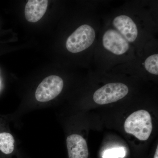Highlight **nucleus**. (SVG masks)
Wrapping results in <instances>:
<instances>
[{
	"label": "nucleus",
	"instance_id": "nucleus-1",
	"mask_svg": "<svg viewBox=\"0 0 158 158\" xmlns=\"http://www.w3.org/2000/svg\"><path fill=\"white\" fill-rule=\"evenodd\" d=\"M124 129L128 134L134 135L139 140L146 141L149 138L152 130L150 114L144 110L132 113L125 122Z\"/></svg>",
	"mask_w": 158,
	"mask_h": 158
},
{
	"label": "nucleus",
	"instance_id": "nucleus-2",
	"mask_svg": "<svg viewBox=\"0 0 158 158\" xmlns=\"http://www.w3.org/2000/svg\"><path fill=\"white\" fill-rule=\"evenodd\" d=\"M95 38L94 29L88 25L80 26L66 41V48L73 53H77L86 50L92 45Z\"/></svg>",
	"mask_w": 158,
	"mask_h": 158
},
{
	"label": "nucleus",
	"instance_id": "nucleus-3",
	"mask_svg": "<svg viewBox=\"0 0 158 158\" xmlns=\"http://www.w3.org/2000/svg\"><path fill=\"white\" fill-rule=\"evenodd\" d=\"M127 86L121 83H110L95 91L93 99L98 104L111 103L123 98L128 93Z\"/></svg>",
	"mask_w": 158,
	"mask_h": 158
},
{
	"label": "nucleus",
	"instance_id": "nucleus-4",
	"mask_svg": "<svg viewBox=\"0 0 158 158\" xmlns=\"http://www.w3.org/2000/svg\"><path fill=\"white\" fill-rule=\"evenodd\" d=\"M64 86L63 80L58 76L47 77L40 84L36 90L35 97L40 102L49 101L61 93Z\"/></svg>",
	"mask_w": 158,
	"mask_h": 158
},
{
	"label": "nucleus",
	"instance_id": "nucleus-5",
	"mask_svg": "<svg viewBox=\"0 0 158 158\" xmlns=\"http://www.w3.org/2000/svg\"><path fill=\"white\" fill-rule=\"evenodd\" d=\"M102 41L105 48L115 55H123L129 48L127 40L115 30L107 31L104 34Z\"/></svg>",
	"mask_w": 158,
	"mask_h": 158
},
{
	"label": "nucleus",
	"instance_id": "nucleus-6",
	"mask_svg": "<svg viewBox=\"0 0 158 158\" xmlns=\"http://www.w3.org/2000/svg\"><path fill=\"white\" fill-rule=\"evenodd\" d=\"M113 25L127 42H133L136 40L138 28L131 18L124 15L117 16L113 20Z\"/></svg>",
	"mask_w": 158,
	"mask_h": 158
},
{
	"label": "nucleus",
	"instance_id": "nucleus-7",
	"mask_svg": "<svg viewBox=\"0 0 158 158\" xmlns=\"http://www.w3.org/2000/svg\"><path fill=\"white\" fill-rule=\"evenodd\" d=\"M69 158H88L89 152L87 142L81 136L73 134L66 139Z\"/></svg>",
	"mask_w": 158,
	"mask_h": 158
},
{
	"label": "nucleus",
	"instance_id": "nucleus-8",
	"mask_svg": "<svg viewBox=\"0 0 158 158\" xmlns=\"http://www.w3.org/2000/svg\"><path fill=\"white\" fill-rule=\"evenodd\" d=\"M48 5V1L47 0L29 1L25 8L26 19L30 22H37L45 14Z\"/></svg>",
	"mask_w": 158,
	"mask_h": 158
},
{
	"label": "nucleus",
	"instance_id": "nucleus-9",
	"mask_svg": "<svg viewBox=\"0 0 158 158\" xmlns=\"http://www.w3.org/2000/svg\"><path fill=\"white\" fill-rule=\"evenodd\" d=\"M15 139L10 133H0V151L5 154H10L14 149Z\"/></svg>",
	"mask_w": 158,
	"mask_h": 158
},
{
	"label": "nucleus",
	"instance_id": "nucleus-10",
	"mask_svg": "<svg viewBox=\"0 0 158 158\" xmlns=\"http://www.w3.org/2000/svg\"><path fill=\"white\" fill-rule=\"evenodd\" d=\"M144 67L148 72L152 74L158 75V55H152L145 60Z\"/></svg>",
	"mask_w": 158,
	"mask_h": 158
},
{
	"label": "nucleus",
	"instance_id": "nucleus-11",
	"mask_svg": "<svg viewBox=\"0 0 158 158\" xmlns=\"http://www.w3.org/2000/svg\"><path fill=\"white\" fill-rule=\"evenodd\" d=\"M126 155L125 150L123 148H112L105 151L103 158H123Z\"/></svg>",
	"mask_w": 158,
	"mask_h": 158
},
{
	"label": "nucleus",
	"instance_id": "nucleus-12",
	"mask_svg": "<svg viewBox=\"0 0 158 158\" xmlns=\"http://www.w3.org/2000/svg\"><path fill=\"white\" fill-rule=\"evenodd\" d=\"M154 158H158V147H157Z\"/></svg>",
	"mask_w": 158,
	"mask_h": 158
}]
</instances>
